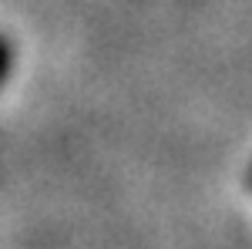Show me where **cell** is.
Masks as SVG:
<instances>
[{"label":"cell","instance_id":"cell-1","mask_svg":"<svg viewBox=\"0 0 252 249\" xmlns=\"http://www.w3.org/2000/svg\"><path fill=\"white\" fill-rule=\"evenodd\" d=\"M14 58H17V47H14V40L7 37V34H0V88H3V81H7L10 68H14Z\"/></svg>","mask_w":252,"mask_h":249}]
</instances>
